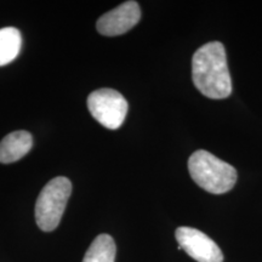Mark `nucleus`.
I'll use <instances>...</instances> for the list:
<instances>
[{"label":"nucleus","mask_w":262,"mask_h":262,"mask_svg":"<svg viewBox=\"0 0 262 262\" xmlns=\"http://www.w3.org/2000/svg\"><path fill=\"white\" fill-rule=\"evenodd\" d=\"M22 45L21 33L15 27L0 28V66L9 64L18 56Z\"/></svg>","instance_id":"9"},{"label":"nucleus","mask_w":262,"mask_h":262,"mask_svg":"<svg viewBox=\"0 0 262 262\" xmlns=\"http://www.w3.org/2000/svg\"><path fill=\"white\" fill-rule=\"evenodd\" d=\"M33 146V137L28 131L18 130L6 135L0 142V163H15L27 155Z\"/></svg>","instance_id":"7"},{"label":"nucleus","mask_w":262,"mask_h":262,"mask_svg":"<svg viewBox=\"0 0 262 262\" xmlns=\"http://www.w3.org/2000/svg\"><path fill=\"white\" fill-rule=\"evenodd\" d=\"M192 79L196 89L209 98L221 100L231 95L232 79L224 44L211 41L194 52Z\"/></svg>","instance_id":"1"},{"label":"nucleus","mask_w":262,"mask_h":262,"mask_svg":"<svg viewBox=\"0 0 262 262\" xmlns=\"http://www.w3.org/2000/svg\"><path fill=\"white\" fill-rule=\"evenodd\" d=\"M180 250L198 262H224L221 249L210 237L192 227H179L175 232Z\"/></svg>","instance_id":"5"},{"label":"nucleus","mask_w":262,"mask_h":262,"mask_svg":"<svg viewBox=\"0 0 262 262\" xmlns=\"http://www.w3.org/2000/svg\"><path fill=\"white\" fill-rule=\"evenodd\" d=\"M88 107L91 116L110 130L119 129L127 114L125 97L113 89L93 91L88 97Z\"/></svg>","instance_id":"4"},{"label":"nucleus","mask_w":262,"mask_h":262,"mask_svg":"<svg viewBox=\"0 0 262 262\" xmlns=\"http://www.w3.org/2000/svg\"><path fill=\"white\" fill-rule=\"evenodd\" d=\"M141 18V10L136 2H125L98 18L96 28L102 35L116 37L135 27Z\"/></svg>","instance_id":"6"},{"label":"nucleus","mask_w":262,"mask_h":262,"mask_svg":"<svg viewBox=\"0 0 262 262\" xmlns=\"http://www.w3.org/2000/svg\"><path fill=\"white\" fill-rule=\"evenodd\" d=\"M188 170L199 187L214 194L228 192L237 182V170L204 149L189 157Z\"/></svg>","instance_id":"2"},{"label":"nucleus","mask_w":262,"mask_h":262,"mask_svg":"<svg viewBox=\"0 0 262 262\" xmlns=\"http://www.w3.org/2000/svg\"><path fill=\"white\" fill-rule=\"evenodd\" d=\"M117 248L110 234H100L94 239L83 262H114Z\"/></svg>","instance_id":"8"},{"label":"nucleus","mask_w":262,"mask_h":262,"mask_svg":"<svg viewBox=\"0 0 262 262\" xmlns=\"http://www.w3.org/2000/svg\"><path fill=\"white\" fill-rule=\"evenodd\" d=\"M72 193V183L58 176L45 185L35 203V222L44 232H51L60 225Z\"/></svg>","instance_id":"3"}]
</instances>
